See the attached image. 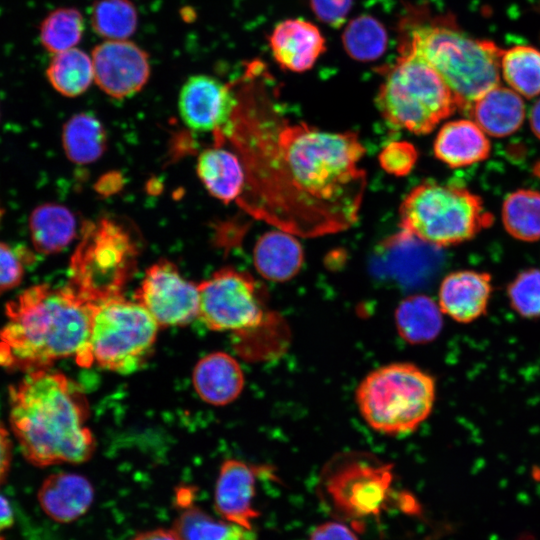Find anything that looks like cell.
<instances>
[{"label": "cell", "instance_id": "cell-6", "mask_svg": "<svg viewBox=\"0 0 540 540\" xmlns=\"http://www.w3.org/2000/svg\"><path fill=\"white\" fill-rule=\"evenodd\" d=\"M399 215L402 232L436 247L471 240L493 223L478 195L459 185L430 181L410 191Z\"/></svg>", "mask_w": 540, "mask_h": 540}, {"label": "cell", "instance_id": "cell-31", "mask_svg": "<svg viewBox=\"0 0 540 540\" xmlns=\"http://www.w3.org/2000/svg\"><path fill=\"white\" fill-rule=\"evenodd\" d=\"M173 530L180 540H256L251 530L217 520L198 507H189L182 512Z\"/></svg>", "mask_w": 540, "mask_h": 540}, {"label": "cell", "instance_id": "cell-14", "mask_svg": "<svg viewBox=\"0 0 540 540\" xmlns=\"http://www.w3.org/2000/svg\"><path fill=\"white\" fill-rule=\"evenodd\" d=\"M236 106L231 88L209 75L189 77L179 94L180 116L186 126L198 132H225Z\"/></svg>", "mask_w": 540, "mask_h": 540}, {"label": "cell", "instance_id": "cell-32", "mask_svg": "<svg viewBox=\"0 0 540 540\" xmlns=\"http://www.w3.org/2000/svg\"><path fill=\"white\" fill-rule=\"evenodd\" d=\"M93 30L107 40H125L138 25V13L130 0H97L92 6Z\"/></svg>", "mask_w": 540, "mask_h": 540}, {"label": "cell", "instance_id": "cell-39", "mask_svg": "<svg viewBox=\"0 0 540 540\" xmlns=\"http://www.w3.org/2000/svg\"><path fill=\"white\" fill-rule=\"evenodd\" d=\"M11 461V442L7 431L0 425V482L8 472Z\"/></svg>", "mask_w": 540, "mask_h": 540}, {"label": "cell", "instance_id": "cell-40", "mask_svg": "<svg viewBox=\"0 0 540 540\" xmlns=\"http://www.w3.org/2000/svg\"><path fill=\"white\" fill-rule=\"evenodd\" d=\"M133 540H180L174 530L154 529L138 534Z\"/></svg>", "mask_w": 540, "mask_h": 540}, {"label": "cell", "instance_id": "cell-26", "mask_svg": "<svg viewBox=\"0 0 540 540\" xmlns=\"http://www.w3.org/2000/svg\"><path fill=\"white\" fill-rule=\"evenodd\" d=\"M106 144L105 128L92 113H77L63 126L62 146L67 158L73 163L95 162L104 153Z\"/></svg>", "mask_w": 540, "mask_h": 540}, {"label": "cell", "instance_id": "cell-4", "mask_svg": "<svg viewBox=\"0 0 540 540\" xmlns=\"http://www.w3.org/2000/svg\"><path fill=\"white\" fill-rule=\"evenodd\" d=\"M405 50L422 58L440 75L458 109L469 110L478 98L500 83L502 49L449 24L414 27Z\"/></svg>", "mask_w": 540, "mask_h": 540}, {"label": "cell", "instance_id": "cell-3", "mask_svg": "<svg viewBox=\"0 0 540 540\" xmlns=\"http://www.w3.org/2000/svg\"><path fill=\"white\" fill-rule=\"evenodd\" d=\"M9 419L24 457L33 465L82 463L95 439L86 426L88 403L66 375L48 369L27 374L9 388Z\"/></svg>", "mask_w": 540, "mask_h": 540}, {"label": "cell", "instance_id": "cell-36", "mask_svg": "<svg viewBox=\"0 0 540 540\" xmlns=\"http://www.w3.org/2000/svg\"><path fill=\"white\" fill-rule=\"evenodd\" d=\"M417 160L415 147L406 141L388 143L380 152L381 167L394 176H405L414 167Z\"/></svg>", "mask_w": 540, "mask_h": 540}, {"label": "cell", "instance_id": "cell-44", "mask_svg": "<svg viewBox=\"0 0 540 540\" xmlns=\"http://www.w3.org/2000/svg\"><path fill=\"white\" fill-rule=\"evenodd\" d=\"M3 215H4V209H3V207H2L1 204H0V223H1V220H2Z\"/></svg>", "mask_w": 540, "mask_h": 540}, {"label": "cell", "instance_id": "cell-34", "mask_svg": "<svg viewBox=\"0 0 540 540\" xmlns=\"http://www.w3.org/2000/svg\"><path fill=\"white\" fill-rule=\"evenodd\" d=\"M507 296L512 309L521 317H540V269L521 271L507 286Z\"/></svg>", "mask_w": 540, "mask_h": 540}, {"label": "cell", "instance_id": "cell-20", "mask_svg": "<svg viewBox=\"0 0 540 540\" xmlns=\"http://www.w3.org/2000/svg\"><path fill=\"white\" fill-rule=\"evenodd\" d=\"M491 144L483 130L467 119L450 121L434 141L435 156L451 168L466 167L488 158Z\"/></svg>", "mask_w": 540, "mask_h": 540}, {"label": "cell", "instance_id": "cell-1", "mask_svg": "<svg viewBox=\"0 0 540 540\" xmlns=\"http://www.w3.org/2000/svg\"><path fill=\"white\" fill-rule=\"evenodd\" d=\"M242 155L253 216L293 235L345 230L358 217L365 149L353 132H328L273 114L244 112L237 102L224 132Z\"/></svg>", "mask_w": 540, "mask_h": 540}, {"label": "cell", "instance_id": "cell-23", "mask_svg": "<svg viewBox=\"0 0 540 540\" xmlns=\"http://www.w3.org/2000/svg\"><path fill=\"white\" fill-rule=\"evenodd\" d=\"M197 174L206 190L225 203L239 199L246 185L242 160L222 148L207 149L199 155Z\"/></svg>", "mask_w": 540, "mask_h": 540}, {"label": "cell", "instance_id": "cell-13", "mask_svg": "<svg viewBox=\"0 0 540 540\" xmlns=\"http://www.w3.org/2000/svg\"><path fill=\"white\" fill-rule=\"evenodd\" d=\"M94 81L107 95L124 99L139 92L150 76L148 54L133 42L108 40L92 51Z\"/></svg>", "mask_w": 540, "mask_h": 540}, {"label": "cell", "instance_id": "cell-35", "mask_svg": "<svg viewBox=\"0 0 540 540\" xmlns=\"http://www.w3.org/2000/svg\"><path fill=\"white\" fill-rule=\"evenodd\" d=\"M34 262L30 249L0 242V295L18 286L26 268Z\"/></svg>", "mask_w": 540, "mask_h": 540}, {"label": "cell", "instance_id": "cell-27", "mask_svg": "<svg viewBox=\"0 0 540 540\" xmlns=\"http://www.w3.org/2000/svg\"><path fill=\"white\" fill-rule=\"evenodd\" d=\"M51 86L61 95L77 97L83 94L94 80L91 58L82 50L72 48L57 53L46 69Z\"/></svg>", "mask_w": 540, "mask_h": 540}, {"label": "cell", "instance_id": "cell-15", "mask_svg": "<svg viewBox=\"0 0 540 540\" xmlns=\"http://www.w3.org/2000/svg\"><path fill=\"white\" fill-rule=\"evenodd\" d=\"M263 467L238 459L225 460L219 471L214 492L215 509L226 521L252 529V521L259 516L253 507L256 479Z\"/></svg>", "mask_w": 540, "mask_h": 540}, {"label": "cell", "instance_id": "cell-5", "mask_svg": "<svg viewBox=\"0 0 540 540\" xmlns=\"http://www.w3.org/2000/svg\"><path fill=\"white\" fill-rule=\"evenodd\" d=\"M355 395L361 416L374 431L401 436L414 432L429 417L436 384L415 364L396 362L368 373Z\"/></svg>", "mask_w": 540, "mask_h": 540}, {"label": "cell", "instance_id": "cell-38", "mask_svg": "<svg viewBox=\"0 0 540 540\" xmlns=\"http://www.w3.org/2000/svg\"><path fill=\"white\" fill-rule=\"evenodd\" d=\"M309 540H358L353 531L342 522L330 521L317 526Z\"/></svg>", "mask_w": 540, "mask_h": 540}, {"label": "cell", "instance_id": "cell-12", "mask_svg": "<svg viewBox=\"0 0 540 540\" xmlns=\"http://www.w3.org/2000/svg\"><path fill=\"white\" fill-rule=\"evenodd\" d=\"M134 298L159 327L184 326L198 317V284L186 280L164 259L147 269Z\"/></svg>", "mask_w": 540, "mask_h": 540}, {"label": "cell", "instance_id": "cell-29", "mask_svg": "<svg viewBox=\"0 0 540 540\" xmlns=\"http://www.w3.org/2000/svg\"><path fill=\"white\" fill-rule=\"evenodd\" d=\"M502 221L514 238L526 242L539 240L540 192L519 189L507 195L502 205Z\"/></svg>", "mask_w": 540, "mask_h": 540}, {"label": "cell", "instance_id": "cell-18", "mask_svg": "<svg viewBox=\"0 0 540 540\" xmlns=\"http://www.w3.org/2000/svg\"><path fill=\"white\" fill-rule=\"evenodd\" d=\"M192 382L203 401L223 406L239 397L245 378L239 362L233 356L217 351L205 355L197 362Z\"/></svg>", "mask_w": 540, "mask_h": 540}, {"label": "cell", "instance_id": "cell-41", "mask_svg": "<svg viewBox=\"0 0 540 540\" xmlns=\"http://www.w3.org/2000/svg\"><path fill=\"white\" fill-rule=\"evenodd\" d=\"M13 524V511L6 498L0 495V533Z\"/></svg>", "mask_w": 540, "mask_h": 540}, {"label": "cell", "instance_id": "cell-43", "mask_svg": "<svg viewBox=\"0 0 540 540\" xmlns=\"http://www.w3.org/2000/svg\"><path fill=\"white\" fill-rule=\"evenodd\" d=\"M532 172L536 177L540 178V159L533 165Z\"/></svg>", "mask_w": 540, "mask_h": 540}, {"label": "cell", "instance_id": "cell-42", "mask_svg": "<svg viewBox=\"0 0 540 540\" xmlns=\"http://www.w3.org/2000/svg\"><path fill=\"white\" fill-rule=\"evenodd\" d=\"M531 130L540 139V99L536 101L529 115Z\"/></svg>", "mask_w": 540, "mask_h": 540}, {"label": "cell", "instance_id": "cell-10", "mask_svg": "<svg viewBox=\"0 0 540 540\" xmlns=\"http://www.w3.org/2000/svg\"><path fill=\"white\" fill-rule=\"evenodd\" d=\"M159 325L137 301L123 296L92 305L93 363L119 374L139 369L156 342Z\"/></svg>", "mask_w": 540, "mask_h": 540}, {"label": "cell", "instance_id": "cell-33", "mask_svg": "<svg viewBox=\"0 0 540 540\" xmlns=\"http://www.w3.org/2000/svg\"><path fill=\"white\" fill-rule=\"evenodd\" d=\"M84 32L82 14L75 8L63 7L50 12L40 25V41L51 53L74 48Z\"/></svg>", "mask_w": 540, "mask_h": 540}, {"label": "cell", "instance_id": "cell-28", "mask_svg": "<svg viewBox=\"0 0 540 540\" xmlns=\"http://www.w3.org/2000/svg\"><path fill=\"white\" fill-rule=\"evenodd\" d=\"M500 70L507 84L525 98L540 94V51L532 46L517 45L502 50Z\"/></svg>", "mask_w": 540, "mask_h": 540}, {"label": "cell", "instance_id": "cell-17", "mask_svg": "<svg viewBox=\"0 0 540 540\" xmlns=\"http://www.w3.org/2000/svg\"><path fill=\"white\" fill-rule=\"evenodd\" d=\"M491 281V275L486 272L460 270L448 274L439 287L441 311L459 323L475 321L487 310Z\"/></svg>", "mask_w": 540, "mask_h": 540}, {"label": "cell", "instance_id": "cell-25", "mask_svg": "<svg viewBox=\"0 0 540 540\" xmlns=\"http://www.w3.org/2000/svg\"><path fill=\"white\" fill-rule=\"evenodd\" d=\"M442 314L439 304L432 298L422 294L410 295L396 308L397 332L411 345L430 343L443 328Z\"/></svg>", "mask_w": 540, "mask_h": 540}, {"label": "cell", "instance_id": "cell-2", "mask_svg": "<svg viewBox=\"0 0 540 540\" xmlns=\"http://www.w3.org/2000/svg\"><path fill=\"white\" fill-rule=\"evenodd\" d=\"M0 330V366L12 371L48 369L73 358L84 368L93 364L90 336L92 305L68 285H33L5 306Z\"/></svg>", "mask_w": 540, "mask_h": 540}, {"label": "cell", "instance_id": "cell-7", "mask_svg": "<svg viewBox=\"0 0 540 540\" xmlns=\"http://www.w3.org/2000/svg\"><path fill=\"white\" fill-rule=\"evenodd\" d=\"M137 257L136 242L121 224L109 218L85 223L70 259L67 285L90 305L122 296Z\"/></svg>", "mask_w": 540, "mask_h": 540}, {"label": "cell", "instance_id": "cell-9", "mask_svg": "<svg viewBox=\"0 0 540 540\" xmlns=\"http://www.w3.org/2000/svg\"><path fill=\"white\" fill-rule=\"evenodd\" d=\"M392 468L363 452L340 454L321 471L318 497L333 518L359 529L363 520L377 518L388 508L393 497Z\"/></svg>", "mask_w": 540, "mask_h": 540}, {"label": "cell", "instance_id": "cell-8", "mask_svg": "<svg viewBox=\"0 0 540 540\" xmlns=\"http://www.w3.org/2000/svg\"><path fill=\"white\" fill-rule=\"evenodd\" d=\"M376 103L390 125L415 134L431 132L458 109L440 75L406 50L385 74Z\"/></svg>", "mask_w": 540, "mask_h": 540}, {"label": "cell", "instance_id": "cell-24", "mask_svg": "<svg viewBox=\"0 0 540 540\" xmlns=\"http://www.w3.org/2000/svg\"><path fill=\"white\" fill-rule=\"evenodd\" d=\"M28 226L34 249L45 255L63 251L77 234L74 214L57 203H43L34 208Z\"/></svg>", "mask_w": 540, "mask_h": 540}, {"label": "cell", "instance_id": "cell-16", "mask_svg": "<svg viewBox=\"0 0 540 540\" xmlns=\"http://www.w3.org/2000/svg\"><path fill=\"white\" fill-rule=\"evenodd\" d=\"M268 40L277 64L295 73L310 70L326 50V40L320 29L301 18L279 22Z\"/></svg>", "mask_w": 540, "mask_h": 540}, {"label": "cell", "instance_id": "cell-37", "mask_svg": "<svg viewBox=\"0 0 540 540\" xmlns=\"http://www.w3.org/2000/svg\"><path fill=\"white\" fill-rule=\"evenodd\" d=\"M315 16L330 27L343 25L350 13L354 0H309Z\"/></svg>", "mask_w": 540, "mask_h": 540}, {"label": "cell", "instance_id": "cell-21", "mask_svg": "<svg viewBox=\"0 0 540 540\" xmlns=\"http://www.w3.org/2000/svg\"><path fill=\"white\" fill-rule=\"evenodd\" d=\"M468 112L485 134L502 138L521 127L525 104L517 92L498 85L478 98Z\"/></svg>", "mask_w": 540, "mask_h": 540}, {"label": "cell", "instance_id": "cell-30", "mask_svg": "<svg viewBox=\"0 0 540 540\" xmlns=\"http://www.w3.org/2000/svg\"><path fill=\"white\" fill-rule=\"evenodd\" d=\"M342 44L352 59L359 62H371L385 53L388 33L377 18L363 14L353 18L345 26Z\"/></svg>", "mask_w": 540, "mask_h": 540}, {"label": "cell", "instance_id": "cell-22", "mask_svg": "<svg viewBox=\"0 0 540 540\" xmlns=\"http://www.w3.org/2000/svg\"><path fill=\"white\" fill-rule=\"evenodd\" d=\"M253 260L255 268L265 279L285 282L299 272L303 263V250L293 234L278 229L258 239Z\"/></svg>", "mask_w": 540, "mask_h": 540}, {"label": "cell", "instance_id": "cell-11", "mask_svg": "<svg viewBox=\"0 0 540 540\" xmlns=\"http://www.w3.org/2000/svg\"><path fill=\"white\" fill-rule=\"evenodd\" d=\"M198 291V318L211 330L246 332L265 322L260 289L245 272L222 268L199 283Z\"/></svg>", "mask_w": 540, "mask_h": 540}, {"label": "cell", "instance_id": "cell-19", "mask_svg": "<svg viewBox=\"0 0 540 540\" xmlns=\"http://www.w3.org/2000/svg\"><path fill=\"white\" fill-rule=\"evenodd\" d=\"M93 499L92 484L87 478L74 473L52 474L38 491V500L44 512L60 523H69L81 517L90 508Z\"/></svg>", "mask_w": 540, "mask_h": 540}]
</instances>
